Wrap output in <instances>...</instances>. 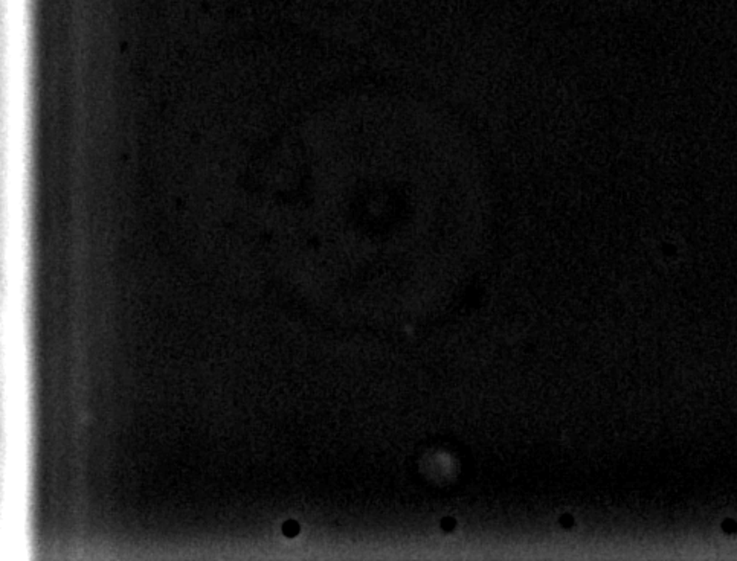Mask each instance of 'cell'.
I'll return each mask as SVG.
<instances>
[{"label":"cell","mask_w":737,"mask_h":561,"mask_svg":"<svg viewBox=\"0 0 737 561\" xmlns=\"http://www.w3.org/2000/svg\"><path fill=\"white\" fill-rule=\"evenodd\" d=\"M283 531H284V534H286L287 537H295V535L299 532V526H298L295 522H292V520H290V522L284 523Z\"/></svg>","instance_id":"obj_1"}]
</instances>
